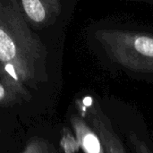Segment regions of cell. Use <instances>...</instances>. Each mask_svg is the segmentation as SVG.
<instances>
[{"mask_svg":"<svg viewBox=\"0 0 153 153\" xmlns=\"http://www.w3.org/2000/svg\"><path fill=\"white\" fill-rule=\"evenodd\" d=\"M22 153H58L55 146L48 141L41 138L30 140Z\"/></svg>","mask_w":153,"mask_h":153,"instance_id":"8992f818","label":"cell"},{"mask_svg":"<svg viewBox=\"0 0 153 153\" xmlns=\"http://www.w3.org/2000/svg\"><path fill=\"white\" fill-rule=\"evenodd\" d=\"M47 78L46 49L30 29L19 2H0V104L29 99L28 88Z\"/></svg>","mask_w":153,"mask_h":153,"instance_id":"6da1fadb","label":"cell"},{"mask_svg":"<svg viewBox=\"0 0 153 153\" xmlns=\"http://www.w3.org/2000/svg\"><path fill=\"white\" fill-rule=\"evenodd\" d=\"M96 39L108 56L131 71L153 73V34L105 29L96 32Z\"/></svg>","mask_w":153,"mask_h":153,"instance_id":"7a4b0ae2","label":"cell"},{"mask_svg":"<svg viewBox=\"0 0 153 153\" xmlns=\"http://www.w3.org/2000/svg\"><path fill=\"white\" fill-rule=\"evenodd\" d=\"M19 4L26 21L38 28L53 23L62 9L58 0H22Z\"/></svg>","mask_w":153,"mask_h":153,"instance_id":"277c9868","label":"cell"},{"mask_svg":"<svg viewBox=\"0 0 153 153\" xmlns=\"http://www.w3.org/2000/svg\"><path fill=\"white\" fill-rule=\"evenodd\" d=\"M81 116L99 134L106 153H127L120 138L114 131L110 120L95 99L86 96L76 100Z\"/></svg>","mask_w":153,"mask_h":153,"instance_id":"3957f363","label":"cell"},{"mask_svg":"<svg viewBox=\"0 0 153 153\" xmlns=\"http://www.w3.org/2000/svg\"><path fill=\"white\" fill-rule=\"evenodd\" d=\"M130 141L134 153H153L152 149L143 140L138 138L134 134H131Z\"/></svg>","mask_w":153,"mask_h":153,"instance_id":"ba28073f","label":"cell"},{"mask_svg":"<svg viewBox=\"0 0 153 153\" xmlns=\"http://www.w3.org/2000/svg\"><path fill=\"white\" fill-rule=\"evenodd\" d=\"M70 123L83 153H106L99 134L81 115L72 116Z\"/></svg>","mask_w":153,"mask_h":153,"instance_id":"5b68a950","label":"cell"},{"mask_svg":"<svg viewBox=\"0 0 153 153\" xmlns=\"http://www.w3.org/2000/svg\"><path fill=\"white\" fill-rule=\"evenodd\" d=\"M60 145L65 153H76L81 149L75 134H73L67 127L63 130Z\"/></svg>","mask_w":153,"mask_h":153,"instance_id":"52a82bcc","label":"cell"}]
</instances>
